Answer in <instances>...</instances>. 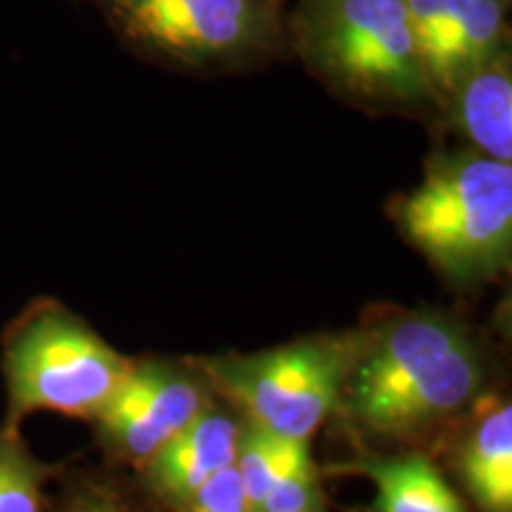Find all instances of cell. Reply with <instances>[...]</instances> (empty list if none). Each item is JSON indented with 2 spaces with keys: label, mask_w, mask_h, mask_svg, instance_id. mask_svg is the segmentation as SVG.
Here are the masks:
<instances>
[{
  "label": "cell",
  "mask_w": 512,
  "mask_h": 512,
  "mask_svg": "<svg viewBox=\"0 0 512 512\" xmlns=\"http://www.w3.org/2000/svg\"><path fill=\"white\" fill-rule=\"evenodd\" d=\"M505 0H465L437 53L425 64V76L444 91H453L467 74L503 50Z\"/></svg>",
  "instance_id": "obj_10"
},
{
  "label": "cell",
  "mask_w": 512,
  "mask_h": 512,
  "mask_svg": "<svg viewBox=\"0 0 512 512\" xmlns=\"http://www.w3.org/2000/svg\"><path fill=\"white\" fill-rule=\"evenodd\" d=\"M304 444H309V441L280 437V434L268 432L254 422L247 427V432H242L235 470H238L254 512H259V505L266 498L268 489L275 484V479L283 475L287 463Z\"/></svg>",
  "instance_id": "obj_13"
},
{
  "label": "cell",
  "mask_w": 512,
  "mask_h": 512,
  "mask_svg": "<svg viewBox=\"0 0 512 512\" xmlns=\"http://www.w3.org/2000/svg\"><path fill=\"white\" fill-rule=\"evenodd\" d=\"M240 437L233 418L204 411L152 458V477L164 494L185 503L204 482L235 465Z\"/></svg>",
  "instance_id": "obj_8"
},
{
  "label": "cell",
  "mask_w": 512,
  "mask_h": 512,
  "mask_svg": "<svg viewBox=\"0 0 512 512\" xmlns=\"http://www.w3.org/2000/svg\"><path fill=\"white\" fill-rule=\"evenodd\" d=\"M204 411L200 387L188 377L162 366H133L95 420L126 456L147 460Z\"/></svg>",
  "instance_id": "obj_7"
},
{
  "label": "cell",
  "mask_w": 512,
  "mask_h": 512,
  "mask_svg": "<svg viewBox=\"0 0 512 512\" xmlns=\"http://www.w3.org/2000/svg\"><path fill=\"white\" fill-rule=\"evenodd\" d=\"M121 31L185 62H214L264 48L275 34L271 0H107Z\"/></svg>",
  "instance_id": "obj_6"
},
{
  "label": "cell",
  "mask_w": 512,
  "mask_h": 512,
  "mask_svg": "<svg viewBox=\"0 0 512 512\" xmlns=\"http://www.w3.org/2000/svg\"><path fill=\"white\" fill-rule=\"evenodd\" d=\"M294 27L313 67L347 91L411 100L430 83L406 0H299Z\"/></svg>",
  "instance_id": "obj_4"
},
{
  "label": "cell",
  "mask_w": 512,
  "mask_h": 512,
  "mask_svg": "<svg viewBox=\"0 0 512 512\" xmlns=\"http://www.w3.org/2000/svg\"><path fill=\"white\" fill-rule=\"evenodd\" d=\"M219 387L245 408L254 425L309 441L342 389V358L323 344H297L209 368Z\"/></svg>",
  "instance_id": "obj_5"
},
{
  "label": "cell",
  "mask_w": 512,
  "mask_h": 512,
  "mask_svg": "<svg viewBox=\"0 0 512 512\" xmlns=\"http://www.w3.org/2000/svg\"><path fill=\"white\" fill-rule=\"evenodd\" d=\"M368 477L377 486L380 512H465L427 458H392L366 465Z\"/></svg>",
  "instance_id": "obj_12"
},
{
  "label": "cell",
  "mask_w": 512,
  "mask_h": 512,
  "mask_svg": "<svg viewBox=\"0 0 512 512\" xmlns=\"http://www.w3.org/2000/svg\"><path fill=\"white\" fill-rule=\"evenodd\" d=\"M479 384L472 344L446 320L411 316L389 325L361 361L351 408L370 430L406 434L460 411Z\"/></svg>",
  "instance_id": "obj_1"
},
{
  "label": "cell",
  "mask_w": 512,
  "mask_h": 512,
  "mask_svg": "<svg viewBox=\"0 0 512 512\" xmlns=\"http://www.w3.org/2000/svg\"><path fill=\"white\" fill-rule=\"evenodd\" d=\"M259 512H320V489L309 444H304L275 479Z\"/></svg>",
  "instance_id": "obj_15"
},
{
  "label": "cell",
  "mask_w": 512,
  "mask_h": 512,
  "mask_svg": "<svg viewBox=\"0 0 512 512\" xmlns=\"http://www.w3.org/2000/svg\"><path fill=\"white\" fill-rule=\"evenodd\" d=\"M69 512H119V510H114L110 503L100 501V498L86 496L81 498V501H76L72 508H69Z\"/></svg>",
  "instance_id": "obj_17"
},
{
  "label": "cell",
  "mask_w": 512,
  "mask_h": 512,
  "mask_svg": "<svg viewBox=\"0 0 512 512\" xmlns=\"http://www.w3.org/2000/svg\"><path fill=\"white\" fill-rule=\"evenodd\" d=\"M185 512H254L235 465L221 470L185 501Z\"/></svg>",
  "instance_id": "obj_16"
},
{
  "label": "cell",
  "mask_w": 512,
  "mask_h": 512,
  "mask_svg": "<svg viewBox=\"0 0 512 512\" xmlns=\"http://www.w3.org/2000/svg\"><path fill=\"white\" fill-rule=\"evenodd\" d=\"M131 368L67 309L34 306L5 339L10 427L36 411L98 418Z\"/></svg>",
  "instance_id": "obj_2"
},
{
  "label": "cell",
  "mask_w": 512,
  "mask_h": 512,
  "mask_svg": "<svg viewBox=\"0 0 512 512\" xmlns=\"http://www.w3.org/2000/svg\"><path fill=\"white\" fill-rule=\"evenodd\" d=\"M399 216L408 238L446 271H489L510 252L512 166L484 155L441 159Z\"/></svg>",
  "instance_id": "obj_3"
},
{
  "label": "cell",
  "mask_w": 512,
  "mask_h": 512,
  "mask_svg": "<svg viewBox=\"0 0 512 512\" xmlns=\"http://www.w3.org/2000/svg\"><path fill=\"white\" fill-rule=\"evenodd\" d=\"M465 479L486 512L512 510V408L498 406L477 422L465 446Z\"/></svg>",
  "instance_id": "obj_11"
},
{
  "label": "cell",
  "mask_w": 512,
  "mask_h": 512,
  "mask_svg": "<svg viewBox=\"0 0 512 512\" xmlns=\"http://www.w3.org/2000/svg\"><path fill=\"white\" fill-rule=\"evenodd\" d=\"M453 91L465 133L486 157L512 159V79L508 55L498 53L470 72Z\"/></svg>",
  "instance_id": "obj_9"
},
{
  "label": "cell",
  "mask_w": 512,
  "mask_h": 512,
  "mask_svg": "<svg viewBox=\"0 0 512 512\" xmlns=\"http://www.w3.org/2000/svg\"><path fill=\"white\" fill-rule=\"evenodd\" d=\"M48 467L31 456L12 427L0 430V512H48Z\"/></svg>",
  "instance_id": "obj_14"
}]
</instances>
